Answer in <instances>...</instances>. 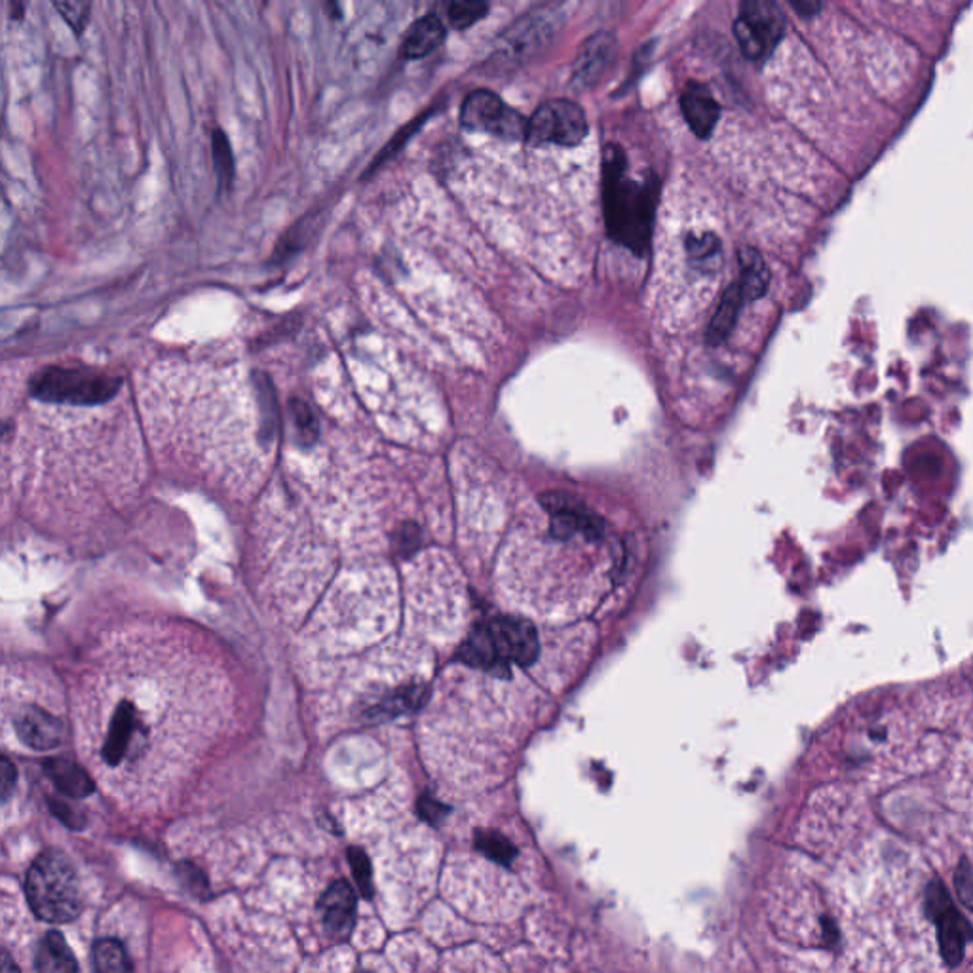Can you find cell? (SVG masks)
<instances>
[{
  "instance_id": "1",
  "label": "cell",
  "mask_w": 973,
  "mask_h": 973,
  "mask_svg": "<svg viewBox=\"0 0 973 973\" xmlns=\"http://www.w3.org/2000/svg\"><path fill=\"white\" fill-rule=\"evenodd\" d=\"M658 183L648 173L635 179L627 171L624 150L611 145L604 150L603 207L607 233L633 253H645L653 240Z\"/></svg>"
},
{
  "instance_id": "2",
  "label": "cell",
  "mask_w": 973,
  "mask_h": 973,
  "mask_svg": "<svg viewBox=\"0 0 973 973\" xmlns=\"http://www.w3.org/2000/svg\"><path fill=\"white\" fill-rule=\"evenodd\" d=\"M462 660L482 669L533 666L541 656V637L529 620L498 616L469 632L461 648Z\"/></svg>"
},
{
  "instance_id": "3",
  "label": "cell",
  "mask_w": 973,
  "mask_h": 973,
  "mask_svg": "<svg viewBox=\"0 0 973 973\" xmlns=\"http://www.w3.org/2000/svg\"><path fill=\"white\" fill-rule=\"evenodd\" d=\"M29 905L36 917L50 924L71 923L82 910L79 874L61 852H43L29 869L25 882Z\"/></svg>"
},
{
  "instance_id": "4",
  "label": "cell",
  "mask_w": 973,
  "mask_h": 973,
  "mask_svg": "<svg viewBox=\"0 0 973 973\" xmlns=\"http://www.w3.org/2000/svg\"><path fill=\"white\" fill-rule=\"evenodd\" d=\"M122 378L84 365H50L38 371L29 383L31 396L48 404L100 406L121 391Z\"/></svg>"
},
{
  "instance_id": "5",
  "label": "cell",
  "mask_w": 973,
  "mask_h": 973,
  "mask_svg": "<svg viewBox=\"0 0 973 973\" xmlns=\"http://www.w3.org/2000/svg\"><path fill=\"white\" fill-rule=\"evenodd\" d=\"M734 35L747 59L765 61L785 35L782 8L770 0H747L739 7Z\"/></svg>"
},
{
  "instance_id": "6",
  "label": "cell",
  "mask_w": 973,
  "mask_h": 973,
  "mask_svg": "<svg viewBox=\"0 0 973 973\" xmlns=\"http://www.w3.org/2000/svg\"><path fill=\"white\" fill-rule=\"evenodd\" d=\"M565 14L559 7H539L506 29L500 43V56L508 64H523L541 54L559 33Z\"/></svg>"
},
{
  "instance_id": "7",
  "label": "cell",
  "mask_w": 973,
  "mask_h": 973,
  "mask_svg": "<svg viewBox=\"0 0 973 973\" xmlns=\"http://www.w3.org/2000/svg\"><path fill=\"white\" fill-rule=\"evenodd\" d=\"M461 122L472 132L519 142L527 136V118L490 90H474L461 108Z\"/></svg>"
},
{
  "instance_id": "8",
  "label": "cell",
  "mask_w": 973,
  "mask_h": 973,
  "mask_svg": "<svg viewBox=\"0 0 973 973\" xmlns=\"http://www.w3.org/2000/svg\"><path fill=\"white\" fill-rule=\"evenodd\" d=\"M588 136V121L582 108L570 100L542 103L527 121V139L533 145L576 147Z\"/></svg>"
},
{
  "instance_id": "9",
  "label": "cell",
  "mask_w": 973,
  "mask_h": 973,
  "mask_svg": "<svg viewBox=\"0 0 973 973\" xmlns=\"http://www.w3.org/2000/svg\"><path fill=\"white\" fill-rule=\"evenodd\" d=\"M926 910L936 924L939 952L949 968L959 966L966 947L972 941V924L957 910L951 895L939 881L931 882L926 890Z\"/></svg>"
},
{
  "instance_id": "10",
  "label": "cell",
  "mask_w": 973,
  "mask_h": 973,
  "mask_svg": "<svg viewBox=\"0 0 973 973\" xmlns=\"http://www.w3.org/2000/svg\"><path fill=\"white\" fill-rule=\"evenodd\" d=\"M616 50H619V43L612 33L601 31V33L590 36L582 44V48L578 52L575 64H573L570 86L575 90H588L591 86H596L614 61Z\"/></svg>"
},
{
  "instance_id": "11",
  "label": "cell",
  "mask_w": 973,
  "mask_h": 973,
  "mask_svg": "<svg viewBox=\"0 0 973 973\" xmlns=\"http://www.w3.org/2000/svg\"><path fill=\"white\" fill-rule=\"evenodd\" d=\"M318 910L331 938H347L355 923V894L349 882H333L321 895Z\"/></svg>"
},
{
  "instance_id": "12",
  "label": "cell",
  "mask_w": 973,
  "mask_h": 973,
  "mask_svg": "<svg viewBox=\"0 0 973 973\" xmlns=\"http://www.w3.org/2000/svg\"><path fill=\"white\" fill-rule=\"evenodd\" d=\"M681 111L689 128L700 139H708L713 134L721 118V105L702 82H689L681 93Z\"/></svg>"
},
{
  "instance_id": "13",
  "label": "cell",
  "mask_w": 973,
  "mask_h": 973,
  "mask_svg": "<svg viewBox=\"0 0 973 973\" xmlns=\"http://www.w3.org/2000/svg\"><path fill=\"white\" fill-rule=\"evenodd\" d=\"M15 731L23 744L38 751L54 749L61 744L64 738V725L59 719L50 715L48 711L38 708H27L20 713L15 721Z\"/></svg>"
},
{
  "instance_id": "14",
  "label": "cell",
  "mask_w": 973,
  "mask_h": 973,
  "mask_svg": "<svg viewBox=\"0 0 973 973\" xmlns=\"http://www.w3.org/2000/svg\"><path fill=\"white\" fill-rule=\"evenodd\" d=\"M443 41H445V25L441 22L440 15H422L407 31L401 52L407 59H420L440 48Z\"/></svg>"
},
{
  "instance_id": "15",
  "label": "cell",
  "mask_w": 973,
  "mask_h": 973,
  "mask_svg": "<svg viewBox=\"0 0 973 973\" xmlns=\"http://www.w3.org/2000/svg\"><path fill=\"white\" fill-rule=\"evenodd\" d=\"M44 770L64 795L84 799L92 795L93 782L84 768L69 759H50L44 762Z\"/></svg>"
},
{
  "instance_id": "16",
  "label": "cell",
  "mask_w": 973,
  "mask_h": 973,
  "mask_svg": "<svg viewBox=\"0 0 973 973\" xmlns=\"http://www.w3.org/2000/svg\"><path fill=\"white\" fill-rule=\"evenodd\" d=\"M736 284L744 301H757L767 295L770 271L757 249H739V280Z\"/></svg>"
},
{
  "instance_id": "17",
  "label": "cell",
  "mask_w": 973,
  "mask_h": 973,
  "mask_svg": "<svg viewBox=\"0 0 973 973\" xmlns=\"http://www.w3.org/2000/svg\"><path fill=\"white\" fill-rule=\"evenodd\" d=\"M36 972L38 973H79V964L59 931L46 934L43 943L36 951Z\"/></svg>"
},
{
  "instance_id": "18",
  "label": "cell",
  "mask_w": 973,
  "mask_h": 973,
  "mask_svg": "<svg viewBox=\"0 0 973 973\" xmlns=\"http://www.w3.org/2000/svg\"><path fill=\"white\" fill-rule=\"evenodd\" d=\"M744 303L746 301L742 297L738 284H734L726 290L725 295L721 298V303H719L717 310L713 314V320H711L710 327H708V341L711 344H721V342H725L728 339V335L732 333V329H734L736 321H738L739 310H742Z\"/></svg>"
},
{
  "instance_id": "19",
  "label": "cell",
  "mask_w": 973,
  "mask_h": 973,
  "mask_svg": "<svg viewBox=\"0 0 973 973\" xmlns=\"http://www.w3.org/2000/svg\"><path fill=\"white\" fill-rule=\"evenodd\" d=\"M134 732H136V713H134L132 705H124V708L116 711V715L113 717L108 744H105V749H103L105 759L111 765H118L122 757L126 755L129 744H132V738H134Z\"/></svg>"
},
{
  "instance_id": "20",
  "label": "cell",
  "mask_w": 973,
  "mask_h": 973,
  "mask_svg": "<svg viewBox=\"0 0 973 973\" xmlns=\"http://www.w3.org/2000/svg\"><path fill=\"white\" fill-rule=\"evenodd\" d=\"M95 973H129L132 962L128 952L116 939H101L93 946Z\"/></svg>"
},
{
  "instance_id": "21",
  "label": "cell",
  "mask_w": 973,
  "mask_h": 973,
  "mask_svg": "<svg viewBox=\"0 0 973 973\" xmlns=\"http://www.w3.org/2000/svg\"><path fill=\"white\" fill-rule=\"evenodd\" d=\"M474 845H476L477 852L484 853L485 858L497 861L500 865L510 867L518 858V848L512 840L506 838L502 833L493 831V829L476 831Z\"/></svg>"
},
{
  "instance_id": "22",
  "label": "cell",
  "mask_w": 973,
  "mask_h": 973,
  "mask_svg": "<svg viewBox=\"0 0 973 973\" xmlns=\"http://www.w3.org/2000/svg\"><path fill=\"white\" fill-rule=\"evenodd\" d=\"M690 263L697 264L700 271H715L717 264L721 263V244L717 236L700 235L692 236L687 244Z\"/></svg>"
},
{
  "instance_id": "23",
  "label": "cell",
  "mask_w": 973,
  "mask_h": 973,
  "mask_svg": "<svg viewBox=\"0 0 973 973\" xmlns=\"http://www.w3.org/2000/svg\"><path fill=\"white\" fill-rule=\"evenodd\" d=\"M212 150H214L215 171L223 189H228L235 181V155L228 142L227 134L220 128H215L212 134Z\"/></svg>"
},
{
  "instance_id": "24",
  "label": "cell",
  "mask_w": 973,
  "mask_h": 973,
  "mask_svg": "<svg viewBox=\"0 0 973 973\" xmlns=\"http://www.w3.org/2000/svg\"><path fill=\"white\" fill-rule=\"evenodd\" d=\"M349 861L352 874H354L358 890L362 892L365 900L373 897V871H371L370 858L363 852L362 848H349Z\"/></svg>"
},
{
  "instance_id": "25",
  "label": "cell",
  "mask_w": 973,
  "mask_h": 973,
  "mask_svg": "<svg viewBox=\"0 0 973 973\" xmlns=\"http://www.w3.org/2000/svg\"><path fill=\"white\" fill-rule=\"evenodd\" d=\"M487 10H489V7L485 2H477V0L453 2L449 7V20L456 29H466L479 22L487 14Z\"/></svg>"
},
{
  "instance_id": "26",
  "label": "cell",
  "mask_w": 973,
  "mask_h": 973,
  "mask_svg": "<svg viewBox=\"0 0 973 973\" xmlns=\"http://www.w3.org/2000/svg\"><path fill=\"white\" fill-rule=\"evenodd\" d=\"M292 415L293 422L297 427L298 440L303 441V443H313L316 440V435H318V422L314 419L310 407L306 406L305 401H301V399H293Z\"/></svg>"
},
{
  "instance_id": "27",
  "label": "cell",
  "mask_w": 973,
  "mask_h": 973,
  "mask_svg": "<svg viewBox=\"0 0 973 973\" xmlns=\"http://www.w3.org/2000/svg\"><path fill=\"white\" fill-rule=\"evenodd\" d=\"M54 7L64 15L65 22L75 29L77 35H80L84 31L86 23L90 22V12H92L90 2H54Z\"/></svg>"
},
{
  "instance_id": "28",
  "label": "cell",
  "mask_w": 973,
  "mask_h": 973,
  "mask_svg": "<svg viewBox=\"0 0 973 973\" xmlns=\"http://www.w3.org/2000/svg\"><path fill=\"white\" fill-rule=\"evenodd\" d=\"M954 882H957V890H959L960 902L964 903V907L968 910L973 909V874H972V863L968 858H962L960 861L959 869H957V874H954Z\"/></svg>"
},
{
  "instance_id": "29",
  "label": "cell",
  "mask_w": 973,
  "mask_h": 973,
  "mask_svg": "<svg viewBox=\"0 0 973 973\" xmlns=\"http://www.w3.org/2000/svg\"><path fill=\"white\" fill-rule=\"evenodd\" d=\"M15 782H18V772L14 765L0 755V801L14 793Z\"/></svg>"
},
{
  "instance_id": "30",
  "label": "cell",
  "mask_w": 973,
  "mask_h": 973,
  "mask_svg": "<svg viewBox=\"0 0 973 973\" xmlns=\"http://www.w3.org/2000/svg\"><path fill=\"white\" fill-rule=\"evenodd\" d=\"M420 816L428 819L430 824H440L443 817L448 816V808L443 804L435 803L432 799H422L419 803Z\"/></svg>"
},
{
  "instance_id": "31",
  "label": "cell",
  "mask_w": 973,
  "mask_h": 973,
  "mask_svg": "<svg viewBox=\"0 0 973 973\" xmlns=\"http://www.w3.org/2000/svg\"><path fill=\"white\" fill-rule=\"evenodd\" d=\"M0 973H20V968L15 966L12 957L4 951H0Z\"/></svg>"
},
{
  "instance_id": "32",
  "label": "cell",
  "mask_w": 973,
  "mask_h": 973,
  "mask_svg": "<svg viewBox=\"0 0 973 973\" xmlns=\"http://www.w3.org/2000/svg\"><path fill=\"white\" fill-rule=\"evenodd\" d=\"M365 973H370V972H365Z\"/></svg>"
}]
</instances>
